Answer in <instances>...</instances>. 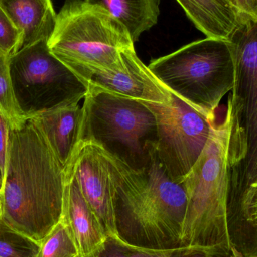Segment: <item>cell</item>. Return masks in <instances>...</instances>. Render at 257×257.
Listing matches in <instances>:
<instances>
[{
	"instance_id": "obj_14",
	"label": "cell",
	"mask_w": 257,
	"mask_h": 257,
	"mask_svg": "<svg viewBox=\"0 0 257 257\" xmlns=\"http://www.w3.org/2000/svg\"><path fill=\"white\" fill-rule=\"evenodd\" d=\"M0 7L21 35L18 51L44 39H49L57 15L51 0H0Z\"/></svg>"
},
{
	"instance_id": "obj_25",
	"label": "cell",
	"mask_w": 257,
	"mask_h": 257,
	"mask_svg": "<svg viewBox=\"0 0 257 257\" xmlns=\"http://www.w3.org/2000/svg\"><path fill=\"white\" fill-rule=\"evenodd\" d=\"M256 181H257V167L256 169V172H255L254 177H253V181H252L251 183L256 182ZM251 183H250V184H251Z\"/></svg>"
},
{
	"instance_id": "obj_18",
	"label": "cell",
	"mask_w": 257,
	"mask_h": 257,
	"mask_svg": "<svg viewBox=\"0 0 257 257\" xmlns=\"http://www.w3.org/2000/svg\"><path fill=\"white\" fill-rule=\"evenodd\" d=\"M38 257H81L67 225L63 220L42 240Z\"/></svg>"
},
{
	"instance_id": "obj_29",
	"label": "cell",
	"mask_w": 257,
	"mask_h": 257,
	"mask_svg": "<svg viewBox=\"0 0 257 257\" xmlns=\"http://www.w3.org/2000/svg\"></svg>"
},
{
	"instance_id": "obj_2",
	"label": "cell",
	"mask_w": 257,
	"mask_h": 257,
	"mask_svg": "<svg viewBox=\"0 0 257 257\" xmlns=\"http://www.w3.org/2000/svg\"><path fill=\"white\" fill-rule=\"evenodd\" d=\"M247 157L242 130L230 98L212 120L208 142L183 183L187 208L181 247H196L214 257H232L227 208L232 170Z\"/></svg>"
},
{
	"instance_id": "obj_1",
	"label": "cell",
	"mask_w": 257,
	"mask_h": 257,
	"mask_svg": "<svg viewBox=\"0 0 257 257\" xmlns=\"http://www.w3.org/2000/svg\"><path fill=\"white\" fill-rule=\"evenodd\" d=\"M65 172L31 118L9 127L0 220L40 244L61 220Z\"/></svg>"
},
{
	"instance_id": "obj_13",
	"label": "cell",
	"mask_w": 257,
	"mask_h": 257,
	"mask_svg": "<svg viewBox=\"0 0 257 257\" xmlns=\"http://www.w3.org/2000/svg\"><path fill=\"white\" fill-rule=\"evenodd\" d=\"M83 117L79 102L57 107L31 117L43 132L64 169L81 140Z\"/></svg>"
},
{
	"instance_id": "obj_8",
	"label": "cell",
	"mask_w": 257,
	"mask_h": 257,
	"mask_svg": "<svg viewBox=\"0 0 257 257\" xmlns=\"http://www.w3.org/2000/svg\"><path fill=\"white\" fill-rule=\"evenodd\" d=\"M143 102L155 116L157 158L173 181L182 183L208 142L213 119L173 93L168 103Z\"/></svg>"
},
{
	"instance_id": "obj_4",
	"label": "cell",
	"mask_w": 257,
	"mask_h": 257,
	"mask_svg": "<svg viewBox=\"0 0 257 257\" xmlns=\"http://www.w3.org/2000/svg\"><path fill=\"white\" fill-rule=\"evenodd\" d=\"M148 68L171 93L212 120L235 85L233 44L207 37L152 60Z\"/></svg>"
},
{
	"instance_id": "obj_27",
	"label": "cell",
	"mask_w": 257,
	"mask_h": 257,
	"mask_svg": "<svg viewBox=\"0 0 257 257\" xmlns=\"http://www.w3.org/2000/svg\"><path fill=\"white\" fill-rule=\"evenodd\" d=\"M2 187H3V181H0V193H1Z\"/></svg>"
},
{
	"instance_id": "obj_24",
	"label": "cell",
	"mask_w": 257,
	"mask_h": 257,
	"mask_svg": "<svg viewBox=\"0 0 257 257\" xmlns=\"http://www.w3.org/2000/svg\"><path fill=\"white\" fill-rule=\"evenodd\" d=\"M243 21H257V0H229Z\"/></svg>"
},
{
	"instance_id": "obj_21",
	"label": "cell",
	"mask_w": 257,
	"mask_h": 257,
	"mask_svg": "<svg viewBox=\"0 0 257 257\" xmlns=\"http://www.w3.org/2000/svg\"><path fill=\"white\" fill-rule=\"evenodd\" d=\"M232 202L233 221L238 224L247 221L257 229V181L246 186Z\"/></svg>"
},
{
	"instance_id": "obj_3",
	"label": "cell",
	"mask_w": 257,
	"mask_h": 257,
	"mask_svg": "<svg viewBox=\"0 0 257 257\" xmlns=\"http://www.w3.org/2000/svg\"><path fill=\"white\" fill-rule=\"evenodd\" d=\"M48 45L87 87L96 75L119 69L122 51L135 48L123 24L103 8L85 0L65 2Z\"/></svg>"
},
{
	"instance_id": "obj_15",
	"label": "cell",
	"mask_w": 257,
	"mask_h": 257,
	"mask_svg": "<svg viewBox=\"0 0 257 257\" xmlns=\"http://www.w3.org/2000/svg\"><path fill=\"white\" fill-rule=\"evenodd\" d=\"M187 17L208 38L231 41L243 22L229 0H176Z\"/></svg>"
},
{
	"instance_id": "obj_7",
	"label": "cell",
	"mask_w": 257,
	"mask_h": 257,
	"mask_svg": "<svg viewBox=\"0 0 257 257\" xmlns=\"http://www.w3.org/2000/svg\"><path fill=\"white\" fill-rule=\"evenodd\" d=\"M47 39L26 47L9 57L14 96L24 118L79 102L88 87L53 55Z\"/></svg>"
},
{
	"instance_id": "obj_5",
	"label": "cell",
	"mask_w": 257,
	"mask_h": 257,
	"mask_svg": "<svg viewBox=\"0 0 257 257\" xmlns=\"http://www.w3.org/2000/svg\"><path fill=\"white\" fill-rule=\"evenodd\" d=\"M81 141L93 142L107 154L141 172L157 143L155 116L143 102L88 87L84 98Z\"/></svg>"
},
{
	"instance_id": "obj_28",
	"label": "cell",
	"mask_w": 257,
	"mask_h": 257,
	"mask_svg": "<svg viewBox=\"0 0 257 257\" xmlns=\"http://www.w3.org/2000/svg\"><path fill=\"white\" fill-rule=\"evenodd\" d=\"M0 217H1V206H0Z\"/></svg>"
},
{
	"instance_id": "obj_26",
	"label": "cell",
	"mask_w": 257,
	"mask_h": 257,
	"mask_svg": "<svg viewBox=\"0 0 257 257\" xmlns=\"http://www.w3.org/2000/svg\"><path fill=\"white\" fill-rule=\"evenodd\" d=\"M3 174H2L1 169H0V181H3Z\"/></svg>"
},
{
	"instance_id": "obj_17",
	"label": "cell",
	"mask_w": 257,
	"mask_h": 257,
	"mask_svg": "<svg viewBox=\"0 0 257 257\" xmlns=\"http://www.w3.org/2000/svg\"><path fill=\"white\" fill-rule=\"evenodd\" d=\"M99 257H214L209 252L196 247H180L158 250L130 245L117 237L108 236L105 248Z\"/></svg>"
},
{
	"instance_id": "obj_9",
	"label": "cell",
	"mask_w": 257,
	"mask_h": 257,
	"mask_svg": "<svg viewBox=\"0 0 257 257\" xmlns=\"http://www.w3.org/2000/svg\"><path fill=\"white\" fill-rule=\"evenodd\" d=\"M231 42L235 80L229 98L245 142L247 185L253 181L257 167V21H243Z\"/></svg>"
},
{
	"instance_id": "obj_10",
	"label": "cell",
	"mask_w": 257,
	"mask_h": 257,
	"mask_svg": "<svg viewBox=\"0 0 257 257\" xmlns=\"http://www.w3.org/2000/svg\"><path fill=\"white\" fill-rule=\"evenodd\" d=\"M64 172L73 175L107 235L117 237L114 211L115 182L109 155L96 144L81 141Z\"/></svg>"
},
{
	"instance_id": "obj_12",
	"label": "cell",
	"mask_w": 257,
	"mask_h": 257,
	"mask_svg": "<svg viewBox=\"0 0 257 257\" xmlns=\"http://www.w3.org/2000/svg\"><path fill=\"white\" fill-rule=\"evenodd\" d=\"M64 172L61 220L67 225L81 257H99L105 248L108 235L73 175Z\"/></svg>"
},
{
	"instance_id": "obj_11",
	"label": "cell",
	"mask_w": 257,
	"mask_h": 257,
	"mask_svg": "<svg viewBox=\"0 0 257 257\" xmlns=\"http://www.w3.org/2000/svg\"><path fill=\"white\" fill-rule=\"evenodd\" d=\"M89 87L139 102L164 104L172 98V93L138 57L135 48L122 51L119 69L96 75Z\"/></svg>"
},
{
	"instance_id": "obj_22",
	"label": "cell",
	"mask_w": 257,
	"mask_h": 257,
	"mask_svg": "<svg viewBox=\"0 0 257 257\" xmlns=\"http://www.w3.org/2000/svg\"><path fill=\"white\" fill-rule=\"evenodd\" d=\"M21 40L19 30L0 7V51L10 57L18 52Z\"/></svg>"
},
{
	"instance_id": "obj_6",
	"label": "cell",
	"mask_w": 257,
	"mask_h": 257,
	"mask_svg": "<svg viewBox=\"0 0 257 257\" xmlns=\"http://www.w3.org/2000/svg\"><path fill=\"white\" fill-rule=\"evenodd\" d=\"M109 157L115 182L114 211L117 238L130 245L149 250L183 247L184 222L167 212L148 193L142 171L134 170L119 159Z\"/></svg>"
},
{
	"instance_id": "obj_19",
	"label": "cell",
	"mask_w": 257,
	"mask_h": 257,
	"mask_svg": "<svg viewBox=\"0 0 257 257\" xmlns=\"http://www.w3.org/2000/svg\"><path fill=\"white\" fill-rule=\"evenodd\" d=\"M0 111L9 126H18L27 119L21 114L15 101L9 70V57L0 51Z\"/></svg>"
},
{
	"instance_id": "obj_20",
	"label": "cell",
	"mask_w": 257,
	"mask_h": 257,
	"mask_svg": "<svg viewBox=\"0 0 257 257\" xmlns=\"http://www.w3.org/2000/svg\"><path fill=\"white\" fill-rule=\"evenodd\" d=\"M40 244L0 220V257H38Z\"/></svg>"
},
{
	"instance_id": "obj_16",
	"label": "cell",
	"mask_w": 257,
	"mask_h": 257,
	"mask_svg": "<svg viewBox=\"0 0 257 257\" xmlns=\"http://www.w3.org/2000/svg\"><path fill=\"white\" fill-rule=\"evenodd\" d=\"M100 6L126 27L133 42L158 22L160 0H85Z\"/></svg>"
},
{
	"instance_id": "obj_23",
	"label": "cell",
	"mask_w": 257,
	"mask_h": 257,
	"mask_svg": "<svg viewBox=\"0 0 257 257\" xmlns=\"http://www.w3.org/2000/svg\"><path fill=\"white\" fill-rule=\"evenodd\" d=\"M9 123L0 111V169L4 175L9 143Z\"/></svg>"
}]
</instances>
